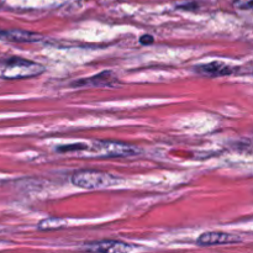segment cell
I'll return each instance as SVG.
<instances>
[{"mask_svg":"<svg viewBox=\"0 0 253 253\" xmlns=\"http://www.w3.org/2000/svg\"><path fill=\"white\" fill-rule=\"evenodd\" d=\"M0 39L4 41L16 42V43H31L42 40L40 34L25 30H0Z\"/></svg>","mask_w":253,"mask_h":253,"instance_id":"cell-5","label":"cell"},{"mask_svg":"<svg viewBox=\"0 0 253 253\" xmlns=\"http://www.w3.org/2000/svg\"><path fill=\"white\" fill-rule=\"evenodd\" d=\"M116 182L118 178L98 170H79L72 175V183L82 189H103L113 187Z\"/></svg>","mask_w":253,"mask_h":253,"instance_id":"cell-2","label":"cell"},{"mask_svg":"<svg viewBox=\"0 0 253 253\" xmlns=\"http://www.w3.org/2000/svg\"><path fill=\"white\" fill-rule=\"evenodd\" d=\"M236 240V237L226 232H205L198 237L197 244L199 246H216V245L230 244Z\"/></svg>","mask_w":253,"mask_h":253,"instance_id":"cell-7","label":"cell"},{"mask_svg":"<svg viewBox=\"0 0 253 253\" xmlns=\"http://www.w3.org/2000/svg\"><path fill=\"white\" fill-rule=\"evenodd\" d=\"M84 249L89 250V251H96V252H126V251H131V250H133V247L120 241L105 240V241L93 242V244L90 245H86Z\"/></svg>","mask_w":253,"mask_h":253,"instance_id":"cell-8","label":"cell"},{"mask_svg":"<svg viewBox=\"0 0 253 253\" xmlns=\"http://www.w3.org/2000/svg\"><path fill=\"white\" fill-rule=\"evenodd\" d=\"M91 151L95 153L96 157L105 158H120L135 156L140 152L138 148L128 143L118 142V141H99L91 147Z\"/></svg>","mask_w":253,"mask_h":253,"instance_id":"cell-3","label":"cell"},{"mask_svg":"<svg viewBox=\"0 0 253 253\" xmlns=\"http://www.w3.org/2000/svg\"><path fill=\"white\" fill-rule=\"evenodd\" d=\"M234 6L240 10H251L252 9V0H235Z\"/></svg>","mask_w":253,"mask_h":253,"instance_id":"cell-10","label":"cell"},{"mask_svg":"<svg viewBox=\"0 0 253 253\" xmlns=\"http://www.w3.org/2000/svg\"><path fill=\"white\" fill-rule=\"evenodd\" d=\"M153 41H155V39H153V36H151V35H143V36L140 37V43L145 44V46L153 43Z\"/></svg>","mask_w":253,"mask_h":253,"instance_id":"cell-12","label":"cell"},{"mask_svg":"<svg viewBox=\"0 0 253 253\" xmlns=\"http://www.w3.org/2000/svg\"><path fill=\"white\" fill-rule=\"evenodd\" d=\"M43 71L42 64L19 57H10L0 61V78L2 79L31 78Z\"/></svg>","mask_w":253,"mask_h":253,"instance_id":"cell-1","label":"cell"},{"mask_svg":"<svg viewBox=\"0 0 253 253\" xmlns=\"http://www.w3.org/2000/svg\"><path fill=\"white\" fill-rule=\"evenodd\" d=\"M119 81L116 78V74L111 71H104L101 73H98L96 76H93L88 79H81L72 83L73 86H115Z\"/></svg>","mask_w":253,"mask_h":253,"instance_id":"cell-4","label":"cell"},{"mask_svg":"<svg viewBox=\"0 0 253 253\" xmlns=\"http://www.w3.org/2000/svg\"><path fill=\"white\" fill-rule=\"evenodd\" d=\"M67 226V221L58 217H49V219L42 220L37 225L39 230H59L62 227Z\"/></svg>","mask_w":253,"mask_h":253,"instance_id":"cell-9","label":"cell"},{"mask_svg":"<svg viewBox=\"0 0 253 253\" xmlns=\"http://www.w3.org/2000/svg\"><path fill=\"white\" fill-rule=\"evenodd\" d=\"M195 72L207 77H221L235 73L236 68L229 66V64L222 63V62H210V63L197 66L195 67Z\"/></svg>","mask_w":253,"mask_h":253,"instance_id":"cell-6","label":"cell"},{"mask_svg":"<svg viewBox=\"0 0 253 253\" xmlns=\"http://www.w3.org/2000/svg\"><path fill=\"white\" fill-rule=\"evenodd\" d=\"M86 146L84 145H72V146H62V147L57 148V151L59 152H68V151H81V150H86Z\"/></svg>","mask_w":253,"mask_h":253,"instance_id":"cell-11","label":"cell"}]
</instances>
